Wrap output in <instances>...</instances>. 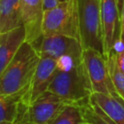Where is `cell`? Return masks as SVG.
<instances>
[{
    "label": "cell",
    "mask_w": 124,
    "mask_h": 124,
    "mask_svg": "<svg viewBox=\"0 0 124 124\" xmlns=\"http://www.w3.org/2000/svg\"><path fill=\"white\" fill-rule=\"evenodd\" d=\"M116 4H117V7H118V10H119V14L121 13V8H122V4H123V0H115Z\"/></svg>",
    "instance_id": "obj_20"
},
{
    "label": "cell",
    "mask_w": 124,
    "mask_h": 124,
    "mask_svg": "<svg viewBox=\"0 0 124 124\" xmlns=\"http://www.w3.org/2000/svg\"><path fill=\"white\" fill-rule=\"evenodd\" d=\"M89 100L96 104L115 124H124V100L120 96L94 92Z\"/></svg>",
    "instance_id": "obj_13"
},
{
    "label": "cell",
    "mask_w": 124,
    "mask_h": 124,
    "mask_svg": "<svg viewBox=\"0 0 124 124\" xmlns=\"http://www.w3.org/2000/svg\"><path fill=\"white\" fill-rule=\"evenodd\" d=\"M21 123V121H19V122H15V123H10V122H4V123H0V124H20Z\"/></svg>",
    "instance_id": "obj_21"
},
{
    "label": "cell",
    "mask_w": 124,
    "mask_h": 124,
    "mask_svg": "<svg viewBox=\"0 0 124 124\" xmlns=\"http://www.w3.org/2000/svg\"><path fill=\"white\" fill-rule=\"evenodd\" d=\"M82 63L90 80L92 93L119 96L113 86L107 60L102 52L94 48H84L82 51Z\"/></svg>",
    "instance_id": "obj_5"
},
{
    "label": "cell",
    "mask_w": 124,
    "mask_h": 124,
    "mask_svg": "<svg viewBox=\"0 0 124 124\" xmlns=\"http://www.w3.org/2000/svg\"><path fill=\"white\" fill-rule=\"evenodd\" d=\"M40 59L34 46L24 42L0 77V95H10L25 89L31 82Z\"/></svg>",
    "instance_id": "obj_2"
},
{
    "label": "cell",
    "mask_w": 124,
    "mask_h": 124,
    "mask_svg": "<svg viewBox=\"0 0 124 124\" xmlns=\"http://www.w3.org/2000/svg\"><path fill=\"white\" fill-rule=\"evenodd\" d=\"M44 1V8L45 11L48 10L50 8H53L54 6H56L58 4V0H43Z\"/></svg>",
    "instance_id": "obj_19"
},
{
    "label": "cell",
    "mask_w": 124,
    "mask_h": 124,
    "mask_svg": "<svg viewBox=\"0 0 124 124\" xmlns=\"http://www.w3.org/2000/svg\"><path fill=\"white\" fill-rule=\"evenodd\" d=\"M20 124H28V123H27V122H24V121H21Z\"/></svg>",
    "instance_id": "obj_22"
},
{
    "label": "cell",
    "mask_w": 124,
    "mask_h": 124,
    "mask_svg": "<svg viewBox=\"0 0 124 124\" xmlns=\"http://www.w3.org/2000/svg\"><path fill=\"white\" fill-rule=\"evenodd\" d=\"M41 58L59 60L64 57L82 58L83 48L78 40L62 35H43L33 45Z\"/></svg>",
    "instance_id": "obj_6"
},
{
    "label": "cell",
    "mask_w": 124,
    "mask_h": 124,
    "mask_svg": "<svg viewBox=\"0 0 124 124\" xmlns=\"http://www.w3.org/2000/svg\"><path fill=\"white\" fill-rule=\"evenodd\" d=\"M62 1H65V0H58V2H62Z\"/></svg>",
    "instance_id": "obj_23"
},
{
    "label": "cell",
    "mask_w": 124,
    "mask_h": 124,
    "mask_svg": "<svg viewBox=\"0 0 124 124\" xmlns=\"http://www.w3.org/2000/svg\"><path fill=\"white\" fill-rule=\"evenodd\" d=\"M20 7L22 26L25 30V42L34 45L43 36L44 1L20 0Z\"/></svg>",
    "instance_id": "obj_10"
},
{
    "label": "cell",
    "mask_w": 124,
    "mask_h": 124,
    "mask_svg": "<svg viewBox=\"0 0 124 124\" xmlns=\"http://www.w3.org/2000/svg\"><path fill=\"white\" fill-rule=\"evenodd\" d=\"M69 104L73 103L47 90L26 108L22 121L28 124H47Z\"/></svg>",
    "instance_id": "obj_7"
},
{
    "label": "cell",
    "mask_w": 124,
    "mask_h": 124,
    "mask_svg": "<svg viewBox=\"0 0 124 124\" xmlns=\"http://www.w3.org/2000/svg\"><path fill=\"white\" fill-rule=\"evenodd\" d=\"M27 87L14 94L0 95V123H15L22 121L27 108L23 104V97Z\"/></svg>",
    "instance_id": "obj_12"
},
{
    "label": "cell",
    "mask_w": 124,
    "mask_h": 124,
    "mask_svg": "<svg viewBox=\"0 0 124 124\" xmlns=\"http://www.w3.org/2000/svg\"><path fill=\"white\" fill-rule=\"evenodd\" d=\"M58 64L57 60L52 58H41L34 76L29 83L23 97V104L28 107L38 97L48 90V87L54 78Z\"/></svg>",
    "instance_id": "obj_9"
},
{
    "label": "cell",
    "mask_w": 124,
    "mask_h": 124,
    "mask_svg": "<svg viewBox=\"0 0 124 124\" xmlns=\"http://www.w3.org/2000/svg\"><path fill=\"white\" fill-rule=\"evenodd\" d=\"M81 111V124H115L96 104L90 100L79 104Z\"/></svg>",
    "instance_id": "obj_15"
},
{
    "label": "cell",
    "mask_w": 124,
    "mask_h": 124,
    "mask_svg": "<svg viewBox=\"0 0 124 124\" xmlns=\"http://www.w3.org/2000/svg\"><path fill=\"white\" fill-rule=\"evenodd\" d=\"M115 56H116V63L121 70V72L124 74V46L122 45V47L119 49L114 48Z\"/></svg>",
    "instance_id": "obj_18"
},
{
    "label": "cell",
    "mask_w": 124,
    "mask_h": 124,
    "mask_svg": "<svg viewBox=\"0 0 124 124\" xmlns=\"http://www.w3.org/2000/svg\"><path fill=\"white\" fill-rule=\"evenodd\" d=\"M24 42L25 30L23 26L0 34V77Z\"/></svg>",
    "instance_id": "obj_11"
},
{
    "label": "cell",
    "mask_w": 124,
    "mask_h": 124,
    "mask_svg": "<svg viewBox=\"0 0 124 124\" xmlns=\"http://www.w3.org/2000/svg\"><path fill=\"white\" fill-rule=\"evenodd\" d=\"M100 16L103 36V55L108 57L114 51L116 30L120 24V14L115 0H100Z\"/></svg>",
    "instance_id": "obj_8"
},
{
    "label": "cell",
    "mask_w": 124,
    "mask_h": 124,
    "mask_svg": "<svg viewBox=\"0 0 124 124\" xmlns=\"http://www.w3.org/2000/svg\"><path fill=\"white\" fill-rule=\"evenodd\" d=\"M78 12L82 48H94L103 53L100 0H78Z\"/></svg>",
    "instance_id": "obj_4"
},
{
    "label": "cell",
    "mask_w": 124,
    "mask_h": 124,
    "mask_svg": "<svg viewBox=\"0 0 124 124\" xmlns=\"http://www.w3.org/2000/svg\"><path fill=\"white\" fill-rule=\"evenodd\" d=\"M22 26L20 0H0V34Z\"/></svg>",
    "instance_id": "obj_14"
},
{
    "label": "cell",
    "mask_w": 124,
    "mask_h": 124,
    "mask_svg": "<svg viewBox=\"0 0 124 124\" xmlns=\"http://www.w3.org/2000/svg\"><path fill=\"white\" fill-rule=\"evenodd\" d=\"M82 116L79 104L67 105L51 121L47 124H81Z\"/></svg>",
    "instance_id": "obj_16"
},
{
    "label": "cell",
    "mask_w": 124,
    "mask_h": 124,
    "mask_svg": "<svg viewBox=\"0 0 124 124\" xmlns=\"http://www.w3.org/2000/svg\"><path fill=\"white\" fill-rule=\"evenodd\" d=\"M106 60L113 86L117 94L124 100V74L121 72L116 63L115 51H112L108 57H106Z\"/></svg>",
    "instance_id": "obj_17"
},
{
    "label": "cell",
    "mask_w": 124,
    "mask_h": 124,
    "mask_svg": "<svg viewBox=\"0 0 124 124\" xmlns=\"http://www.w3.org/2000/svg\"><path fill=\"white\" fill-rule=\"evenodd\" d=\"M43 35H62L80 42L78 0H65L45 11Z\"/></svg>",
    "instance_id": "obj_3"
},
{
    "label": "cell",
    "mask_w": 124,
    "mask_h": 124,
    "mask_svg": "<svg viewBox=\"0 0 124 124\" xmlns=\"http://www.w3.org/2000/svg\"><path fill=\"white\" fill-rule=\"evenodd\" d=\"M48 91L76 104L89 100L92 89L82 59L58 66Z\"/></svg>",
    "instance_id": "obj_1"
}]
</instances>
